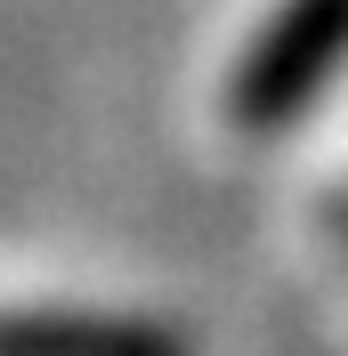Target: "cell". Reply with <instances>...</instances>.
I'll return each instance as SVG.
<instances>
[{
  "label": "cell",
  "instance_id": "cell-1",
  "mask_svg": "<svg viewBox=\"0 0 348 356\" xmlns=\"http://www.w3.org/2000/svg\"><path fill=\"white\" fill-rule=\"evenodd\" d=\"M340 33H348V0H324V8H300V24H292V41L283 49H267L260 57V73H251V106L260 113H276L292 89H300V73H316L340 49Z\"/></svg>",
  "mask_w": 348,
  "mask_h": 356
},
{
  "label": "cell",
  "instance_id": "cell-2",
  "mask_svg": "<svg viewBox=\"0 0 348 356\" xmlns=\"http://www.w3.org/2000/svg\"><path fill=\"white\" fill-rule=\"evenodd\" d=\"M0 356H171L154 332H113V324H57V316H17L0 324Z\"/></svg>",
  "mask_w": 348,
  "mask_h": 356
}]
</instances>
